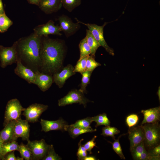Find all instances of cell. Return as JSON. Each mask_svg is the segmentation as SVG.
I'll return each mask as SVG.
<instances>
[{"mask_svg": "<svg viewBox=\"0 0 160 160\" xmlns=\"http://www.w3.org/2000/svg\"><path fill=\"white\" fill-rule=\"evenodd\" d=\"M141 126L144 132V143L146 149L148 151L159 145L160 127L159 123H146Z\"/></svg>", "mask_w": 160, "mask_h": 160, "instance_id": "obj_3", "label": "cell"}, {"mask_svg": "<svg viewBox=\"0 0 160 160\" xmlns=\"http://www.w3.org/2000/svg\"><path fill=\"white\" fill-rule=\"evenodd\" d=\"M23 108L17 98L9 100L6 106L4 114V126L10 121L17 120L20 118Z\"/></svg>", "mask_w": 160, "mask_h": 160, "instance_id": "obj_6", "label": "cell"}, {"mask_svg": "<svg viewBox=\"0 0 160 160\" xmlns=\"http://www.w3.org/2000/svg\"><path fill=\"white\" fill-rule=\"evenodd\" d=\"M61 31L66 37H69L75 33L80 28V23H73L71 19L66 15H62L58 18Z\"/></svg>", "mask_w": 160, "mask_h": 160, "instance_id": "obj_11", "label": "cell"}, {"mask_svg": "<svg viewBox=\"0 0 160 160\" xmlns=\"http://www.w3.org/2000/svg\"><path fill=\"white\" fill-rule=\"evenodd\" d=\"M97 130L96 129H93L91 127L87 129L74 127L70 125L68 128V131L70 136L73 138H74L79 135L85 133L92 132Z\"/></svg>", "mask_w": 160, "mask_h": 160, "instance_id": "obj_23", "label": "cell"}, {"mask_svg": "<svg viewBox=\"0 0 160 160\" xmlns=\"http://www.w3.org/2000/svg\"><path fill=\"white\" fill-rule=\"evenodd\" d=\"M3 143V142L2 141L0 142V152Z\"/></svg>", "mask_w": 160, "mask_h": 160, "instance_id": "obj_44", "label": "cell"}, {"mask_svg": "<svg viewBox=\"0 0 160 160\" xmlns=\"http://www.w3.org/2000/svg\"><path fill=\"white\" fill-rule=\"evenodd\" d=\"M84 93L79 89H75L70 91L65 96L58 100L59 106H64L73 103L82 104L85 107L87 103L90 101L84 96Z\"/></svg>", "mask_w": 160, "mask_h": 160, "instance_id": "obj_7", "label": "cell"}, {"mask_svg": "<svg viewBox=\"0 0 160 160\" xmlns=\"http://www.w3.org/2000/svg\"><path fill=\"white\" fill-rule=\"evenodd\" d=\"M38 6L44 13L50 14L59 10L62 5L61 0H40Z\"/></svg>", "mask_w": 160, "mask_h": 160, "instance_id": "obj_19", "label": "cell"}, {"mask_svg": "<svg viewBox=\"0 0 160 160\" xmlns=\"http://www.w3.org/2000/svg\"><path fill=\"white\" fill-rule=\"evenodd\" d=\"M128 133L130 142V150L137 145L144 142L145 133L144 130L141 126L129 128Z\"/></svg>", "mask_w": 160, "mask_h": 160, "instance_id": "obj_16", "label": "cell"}, {"mask_svg": "<svg viewBox=\"0 0 160 160\" xmlns=\"http://www.w3.org/2000/svg\"><path fill=\"white\" fill-rule=\"evenodd\" d=\"M1 141V137H0V141Z\"/></svg>", "mask_w": 160, "mask_h": 160, "instance_id": "obj_46", "label": "cell"}, {"mask_svg": "<svg viewBox=\"0 0 160 160\" xmlns=\"http://www.w3.org/2000/svg\"><path fill=\"white\" fill-rule=\"evenodd\" d=\"M94 56L89 55L86 62V71L92 72L97 67L101 65V64L95 60Z\"/></svg>", "mask_w": 160, "mask_h": 160, "instance_id": "obj_32", "label": "cell"}, {"mask_svg": "<svg viewBox=\"0 0 160 160\" xmlns=\"http://www.w3.org/2000/svg\"><path fill=\"white\" fill-rule=\"evenodd\" d=\"M36 78L34 83L43 92L47 90L53 82L52 75L37 71L35 72Z\"/></svg>", "mask_w": 160, "mask_h": 160, "instance_id": "obj_17", "label": "cell"}, {"mask_svg": "<svg viewBox=\"0 0 160 160\" xmlns=\"http://www.w3.org/2000/svg\"><path fill=\"white\" fill-rule=\"evenodd\" d=\"M15 122V120L10 121L4 126V128L0 132V136L3 143L12 141Z\"/></svg>", "mask_w": 160, "mask_h": 160, "instance_id": "obj_20", "label": "cell"}, {"mask_svg": "<svg viewBox=\"0 0 160 160\" xmlns=\"http://www.w3.org/2000/svg\"><path fill=\"white\" fill-rule=\"evenodd\" d=\"M96 160L95 158L92 156H87L84 159V160Z\"/></svg>", "mask_w": 160, "mask_h": 160, "instance_id": "obj_43", "label": "cell"}, {"mask_svg": "<svg viewBox=\"0 0 160 160\" xmlns=\"http://www.w3.org/2000/svg\"><path fill=\"white\" fill-rule=\"evenodd\" d=\"M18 151L20 153L21 157L25 160H33L31 151L26 145L21 143L19 145Z\"/></svg>", "mask_w": 160, "mask_h": 160, "instance_id": "obj_29", "label": "cell"}, {"mask_svg": "<svg viewBox=\"0 0 160 160\" xmlns=\"http://www.w3.org/2000/svg\"><path fill=\"white\" fill-rule=\"evenodd\" d=\"M1 14L0 13V16H1Z\"/></svg>", "mask_w": 160, "mask_h": 160, "instance_id": "obj_47", "label": "cell"}, {"mask_svg": "<svg viewBox=\"0 0 160 160\" xmlns=\"http://www.w3.org/2000/svg\"><path fill=\"white\" fill-rule=\"evenodd\" d=\"M19 148V145L16 141L3 143L0 152V159L2 160L6 154L11 151H18Z\"/></svg>", "mask_w": 160, "mask_h": 160, "instance_id": "obj_21", "label": "cell"}, {"mask_svg": "<svg viewBox=\"0 0 160 160\" xmlns=\"http://www.w3.org/2000/svg\"><path fill=\"white\" fill-rule=\"evenodd\" d=\"M63 7L68 11L71 12L81 4V0H61Z\"/></svg>", "mask_w": 160, "mask_h": 160, "instance_id": "obj_28", "label": "cell"}, {"mask_svg": "<svg viewBox=\"0 0 160 160\" xmlns=\"http://www.w3.org/2000/svg\"><path fill=\"white\" fill-rule=\"evenodd\" d=\"M84 140L82 139L78 143V148L77 153V159L79 160H83L87 156V151L81 143Z\"/></svg>", "mask_w": 160, "mask_h": 160, "instance_id": "obj_36", "label": "cell"}, {"mask_svg": "<svg viewBox=\"0 0 160 160\" xmlns=\"http://www.w3.org/2000/svg\"><path fill=\"white\" fill-rule=\"evenodd\" d=\"M75 73L74 71V67L72 65L68 64L64 67L60 71L52 75L53 82H55L59 88H61L66 81Z\"/></svg>", "mask_w": 160, "mask_h": 160, "instance_id": "obj_14", "label": "cell"}, {"mask_svg": "<svg viewBox=\"0 0 160 160\" xmlns=\"http://www.w3.org/2000/svg\"><path fill=\"white\" fill-rule=\"evenodd\" d=\"M97 137L96 136H95L91 140L83 145L86 150L89 151L90 154L92 153V150L94 147L95 146L97 147L96 145V143L95 142V139Z\"/></svg>", "mask_w": 160, "mask_h": 160, "instance_id": "obj_38", "label": "cell"}, {"mask_svg": "<svg viewBox=\"0 0 160 160\" xmlns=\"http://www.w3.org/2000/svg\"><path fill=\"white\" fill-rule=\"evenodd\" d=\"M75 19L77 23L86 26L94 37L99 43L100 46L103 47L110 55L113 56L114 51L108 45L105 41L103 36V29L105 26L107 24L105 22L102 26H99L95 24L86 23L79 20L77 18Z\"/></svg>", "mask_w": 160, "mask_h": 160, "instance_id": "obj_4", "label": "cell"}, {"mask_svg": "<svg viewBox=\"0 0 160 160\" xmlns=\"http://www.w3.org/2000/svg\"><path fill=\"white\" fill-rule=\"evenodd\" d=\"M26 145L31 151L32 159L36 160L42 159L47 154L50 146L43 139L30 140Z\"/></svg>", "mask_w": 160, "mask_h": 160, "instance_id": "obj_8", "label": "cell"}, {"mask_svg": "<svg viewBox=\"0 0 160 160\" xmlns=\"http://www.w3.org/2000/svg\"><path fill=\"white\" fill-rule=\"evenodd\" d=\"M122 135L120 136L117 139H114L115 140L113 143H111L109 142L112 144V148L116 153L118 154L120 157L121 159H125V158L122 152V149L119 142V138Z\"/></svg>", "mask_w": 160, "mask_h": 160, "instance_id": "obj_35", "label": "cell"}, {"mask_svg": "<svg viewBox=\"0 0 160 160\" xmlns=\"http://www.w3.org/2000/svg\"><path fill=\"white\" fill-rule=\"evenodd\" d=\"M92 72L90 71H86L81 73L82 77L80 85L81 87L79 90L83 93H87L86 88L88 84H89Z\"/></svg>", "mask_w": 160, "mask_h": 160, "instance_id": "obj_26", "label": "cell"}, {"mask_svg": "<svg viewBox=\"0 0 160 160\" xmlns=\"http://www.w3.org/2000/svg\"><path fill=\"white\" fill-rule=\"evenodd\" d=\"M30 4L38 6L40 0H28Z\"/></svg>", "mask_w": 160, "mask_h": 160, "instance_id": "obj_41", "label": "cell"}, {"mask_svg": "<svg viewBox=\"0 0 160 160\" xmlns=\"http://www.w3.org/2000/svg\"><path fill=\"white\" fill-rule=\"evenodd\" d=\"M48 106L47 105L35 103L30 105L26 108H24L22 114L27 121L35 123L38 119L42 113L46 111Z\"/></svg>", "mask_w": 160, "mask_h": 160, "instance_id": "obj_9", "label": "cell"}, {"mask_svg": "<svg viewBox=\"0 0 160 160\" xmlns=\"http://www.w3.org/2000/svg\"><path fill=\"white\" fill-rule=\"evenodd\" d=\"M13 22L5 14H1L0 17V32L3 33L6 31L12 24Z\"/></svg>", "mask_w": 160, "mask_h": 160, "instance_id": "obj_27", "label": "cell"}, {"mask_svg": "<svg viewBox=\"0 0 160 160\" xmlns=\"http://www.w3.org/2000/svg\"><path fill=\"white\" fill-rule=\"evenodd\" d=\"M93 121L92 117H87L86 118L78 120L75 123L70 125L82 129H87L90 128L91 124Z\"/></svg>", "mask_w": 160, "mask_h": 160, "instance_id": "obj_30", "label": "cell"}, {"mask_svg": "<svg viewBox=\"0 0 160 160\" xmlns=\"http://www.w3.org/2000/svg\"><path fill=\"white\" fill-rule=\"evenodd\" d=\"M4 12L2 0H0V13L1 14Z\"/></svg>", "mask_w": 160, "mask_h": 160, "instance_id": "obj_42", "label": "cell"}, {"mask_svg": "<svg viewBox=\"0 0 160 160\" xmlns=\"http://www.w3.org/2000/svg\"><path fill=\"white\" fill-rule=\"evenodd\" d=\"M40 124L41 131L45 132L52 130L67 131L69 125L62 119L55 121H49L41 119Z\"/></svg>", "mask_w": 160, "mask_h": 160, "instance_id": "obj_13", "label": "cell"}, {"mask_svg": "<svg viewBox=\"0 0 160 160\" xmlns=\"http://www.w3.org/2000/svg\"><path fill=\"white\" fill-rule=\"evenodd\" d=\"M79 47L80 50L79 59L90 55V49L87 44L86 37L80 41Z\"/></svg>", "mask_w": 160, "mask_h": 160, "instance_id": "obj_24", "label": "cell"}, {"mask_svg": "<svg viewBox=\"0 0 160 160\" xmlns=\"http://www.w3.org/2000/svg\"><path fill=\"white\" fill-rule=\"evenodd\" d=\"M92 119L93 121H95L96 123L95 126L96 128L101 125L107 126H110V121L108 118L106 113H105L92 117Z\"/></svg>", "mask_w": 160, "mask_h": 160, "instance_id": "obj_25", "label": "cell"}, {"mask_svg": "<svg viewBox=\"0 0 160 160\" xmlns=\"http://www.w3.org/2000/svg\"><path fill=\"white\" fill-rule=\"evenodd\" d=\"M158 94L159 97V100H160V90H159V89L158 90Z\"/></svg>", "mask_w": 160, "mask_h": 160, "instance_id": "obj_45", "label": "cell"}, {"mask_svg": "<svg viewBox=\"0 0 160 160\" xmlns=\"http://www.w3.org/2000/svg\"><path fill=\"white\" fill-rule=\"evenodd\" d=\"M30 126L26 120H23L21 118L16 121L12 141H16L19 137L23 140L30 141Z\"/></svg>", "mask_w": 160, "mask_h": 160, "instance_id": "obj_10", "label": "cell"}, {"mask_svg": "<svg viewBox=\"0 0 160 160\" xmlns=\"http://www.w3.org/2000/svg\"><path fill=\"white\" fill-rule=\"evenodd\" d=\"M34 33L40 36H47L48 35H62V31L59 26L55 25L52 20L45 24L38 25L34 29Z\"/></svg>", "mask_w": 160, "mask_h": 160, "instance_id": "obj_12", "label": "cell"}, {"mask_svg": "<svg viewBox=\"0 0 160 160\" xmlns=\"http://www.w3.org/2000/svg\"><path fill=\"white\" fill-rule=\"evenodd\" d=\"M47 36H42L40 70V72L52 76L64 67L65 49L63 42Z\"/></svg>", "mask_w": 160, "mask_h": 160, "instance_id": "obj_1", "label": "cell"}, {"mask_svg": "<svg viewBox=\"0 0 160 160\" xmlns=\"http://www.w3.org/2000/svg\"><path fill=\"white\" fill-rule=\"evenodd\" d=\"M144 116L142 125L146 123H159L160 119V107L142 110L141 111Z\"/></svg>", "mask_w": 160, "mask_h": 160, "instance_id": "obj_18", "label": "cell"}, {"mask_svg": "<svg viewBox=\"0 0 160 160\" xmlns=\"http://www.w3.org/2000/svg\"><path fill=\"white\" fill-rule=\"evenodd\" d=\"M85 37L87 44L90 49V55L95 57V54L97 50L100 46L88 30L87 29L86 30V36Z\"/></svg>", "mask_w": 160, "mask_h": 160, "instance_id": "obj_22", "label": "cell"}, {"mask_svg": "<svg viewBox=\"0 0 160 160\" xmlns=\"http://www.w3.org/2000/svg\"><path fill=\"white\" fill-rule=\"evenodd\" d=\"M138 120V117L136 114H131L128 116L126 119V123L129 128L136 125Z\"/></svg>", "mask_w": 160, "mask_h": 160, "instance_id": "obj_37", "label": "cell"}, {"mask_svg": "<svg viewBox=\"0 0 160 160\" xmlns=\"http://www.w3.org/2000/svg\"><path fill=\"white\" fill-rule=\"evenodd\" d=\"M18 59L17 48V41L11 47H5L0 46V66L4 68L7 65L16 63Z\"/></svg>", "mask_w": 160, "mask_h": 160, "instance_id": "obj_5", "label": "cell"}, {"mask_svg": "<svg viewBox=\"0 0 160 160\" xmlns=\"http://www.w3.org/2000/svg\"><path fill=\"white\" fill-rule=\"evenodd\" d=\"M14 69L15 74L26 80L29 84H34L36 74L34 71L24 65L18 58Z\"/></svg>", "mask_w": 160, "mask_h": 160, "instance_id": "obj_15", "label": "cell"}, {"mask_svg": "<svg viewBox=\"0 0 160 160\" xmlns=\"http://www.w3.org/2000/svg\"><path fill=\"white\" fill-rule=\"evenodd\" d=\"M120 132V131L117 128L109 126L103 128L102 133L101 135L104 136H111L114 139V135L119 133Z\"/></svg>", "mask_w": 160, "mask_h": 160, "instance_id": "obj_31", "label": "cell"}, {"mask_svg": "<svg viewBox=\"0 0 160 160\" xmlns=\"http://www.w3.org/2000/svg\"><path fill=\"white\" fill-rule=\"evenodd\" d=\"M2 160H17V157H16L15 155L14 151H13L6 154Z\"/></svg>", "mask_w": 160, "mask_h": 160, "instance_id": "obj_40", "label": "cell"}, {"mask_svg": "<svg viewBox=\"0 0 160 160\" xmlns=\"http://www.w3.org/2000/svg\"><path fill=\"white\" fill-rule=\"evenodd\" d=\"M89 56L79 60L74 68V71L75 73H81L86 71V62Z\"/></svg>", "mask_w": 160, "mask_h": 160, "instance_id": "obj_34", "label": "cell"}, {"mask_svg": "<svg viewBox=\"0 0 160 160\" xmlns=\"http://www.w3.org/2000/svg\"><path fill=\"white\" fill-rule=\"evenodd\" d=\"M61 158L57 154L52 145H50L47 154L43 158V160H60Z\"/></svg>", "mask_w": 160, "mask_h": 160, "instance_id": "obj_33", "label": "cell"}, {"mask_svg": "<svg viewBox=\"0 0 160 160\" xmlns=\"http://www.w3.org/2000/svg\"><path fill=\"white\" fill-rule=\"evenodd\" d=\"M152 156L156 158L157 160L160 159V145L155 147L148 151Z\"/></svg>", "mask_w": 160, "mask_h": 160, "instance_id": "obj_39", "label": "cell"}, {"mask_svg": "<svg viewBox=\"0 0 160 160\" xmlns=\"http://www.w3.org/2000/svg\"><path fill=\"white\" fill-rule=\"evenodd\" d=\"M42 36L34 33L17 41L18 58L35 72L40 69Z\"/></svg>", "mask_w": 160, "mask_h": 160, "instance_id": "obj_2", "label": "cell"}]
</instances>
